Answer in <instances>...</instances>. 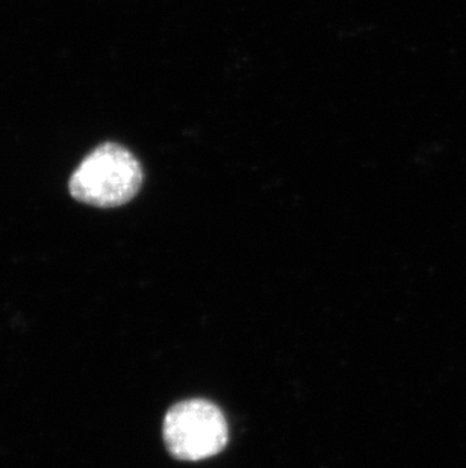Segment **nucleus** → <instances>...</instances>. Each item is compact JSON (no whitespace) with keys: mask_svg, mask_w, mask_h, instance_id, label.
Returning a JSON list of instances; mask_svg holds the SVG:
<instances>
[{"mask_svg":"<svg viewBox=\"0 0 466 468\" xmlns=\"http://www.w3.org/2000/svg\"><path fill=\"white\" fill-rule=\"evenodd\" d=\"M143 182L137 158L119 144H103L76 168L70 193L84 204L112 208L133 199Z\"/></svg>","mask_w":466,"mask_h":468,"instance_id":"nucleus-1","label":"nucleus"},{"mask_svg":"<svg viewBox=\"0 0 466 468\" xmlns=\"http://www.w3.org/2000/svg\"><path fill=\"white\" fill-rule=\"evenodd\" d=\"M228 440L229 429L223 412L203 399L177 403L164 420V441L177 460H207L220 453Z\"/></svg>","mask_w":466,"mask_h":468,"instance_id":"nucleus-2","label":"nucleus"}]
</instances>
